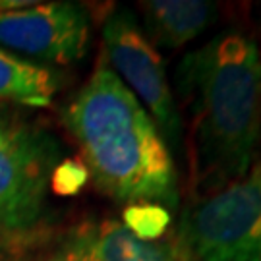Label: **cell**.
Returning a JSON list of instances; mask_svg holds the SVG:
<instances>
[{"mask_svg": "<svg viewBox=\"0 0 261 261\" xmlns=\"http://www.w3.org/2000/svg\"><path fill=\"white\" fill-rule=\"evenodd\" d=\"M190 124L194 199L213 194L252 168L261 124V53L236 29L215 35L176 68Z\"/></svg>", "mask_w": 261, "mask_h": 261, "instance_id": "cell-1", "label": "cell"}, {"mask_svg": "<svg viewBox=\"0 0 261 261\" xmlns=\"http://www.w3.org/2000/svg\"><path fill=\"white\" fill-rule=\"evenodd\" d=\"M95 186L116 201L176 207V170L155 122L122 80L99 62L64 112Z\"/></svg>", "mask_w": 261, "mask_h": 261, "instance_id": "cell-2", "label": "cell"}, {"mask_svg": "<svg viewBox=\"0 0 261 261\" xmlns=\"http://www.w3.org/2000/svg\"><path fill=\"white\" fill-rule=\"evenodd\" d=\"M56 159L48 134L0 114V261L29 250L45 230Z\"/></svg>", "mask_w": 261, "mask_h": 261, "instance_id": "cell-3", "label": "cell"}, {"mask_svg": "<svg viewBox=\"0 0 261 261\" xmlns=\"http://www.w3.org/2000/svg\"><path fill=\"white\" fill-rule=\"evenodd\" d=\"M172 242L184 261H261V163L180 217Z\"/></svg>", "mask_w": 261, "mask_h": 261, "instance_id": "cell-4", "label": "cell"}, {"mask_svg": "<svg viewBox=\"0 0 261 261\" xmlns=\"http://www.w3.org/2000/svg\"><path fill=\"white\" fill-rule=\"evenodd\" d=\"M103 48L114 74L149 109L161 138L176 145L182 122L170 91L163 58L130 10H118L105 21Z\"/></svg>", "mask_w": 261, "mask_h": 261, "instance_id": "cell-5", "label": "cell"}, {"mask_svg": "<svg viewBox=\"0 0 261 261\" xmlns=\"http://www.w3.org/2000/svg\"><path fill=\"white\" fill-rule=\"evenodd\" d=\"M89 19L74 2L31 4L0 10V45L55 64H70L85 55Z\"/></svg>", "mask_w": 261, "mask_h": 261, "instance_id": "cell-6", "label": "cell"}, {"mask_svg": "<svg viewBox=\"0 0 261 261\" xmlns=\"http://www.w3.org/2000/svg\"><path fill=\"white\" fill-rule=\"evenodd\" d=\"M62 261H184L172 238L167 242L141 240L118 221L80 226L68 240Z\"/></svg>", "mask_w": 261, "mask_h": 261, "instance_id": "cell-7", "label": "cell"}, {"mask_svg": "<svg viewBox=\"0 0 261 261\" xmlns=\"http://www.w3.org/2000/svg\"><path fill=\"white\" fill-rule=\"evenodd\" d=\"M143 25L153 47L178 48L203 33L217 18V4L203 0L141 2Z\"/></svg>", "mask_w": 261, "mask_h": 261, "instance_id": "cell-8", "label": "cell"}, {"mask_svg": "<svg viewBox=\"0 0 261 261\" xmlns=\"http://www.w3.org/2000/svg\"><path fill=\"white\" fill-rule=\"evenodd\" d=\"M56 89L58 80L50 70L0 48V101L47 107Z\"/></svg>", "mask_w": 261, "mask_h": 261, "instance_id": "cell-9", "label": "cell"}, {"mask_svg": "<svg viewBox=\"0 0 261 261\" xmlns=\"http://www.w3.org/2000/svg\"><path fill=\"white\" fill-rule=\"evenodd\" d=\"M170 224V213L157 203H132L124 211V226L141 240H159Z\"/></svg>", "mask_w": 261, "mask_h": 261, "instance_id": "cell-10", "label": "cell"}, {"mask_svg": "<svg viewBox=\"0 0 261 261\" xmlns=\"http://www.w3.org/2000/svg\"><path fill=\"white\" fill-rule=\"evenodd\" d=\"M87 178H89V174H87V168L84 167V163L66 161L62 165H56L55 172L50 176V186L56 194L70 196L84 186Z\"/></svg>", "mask_w": 261, "mask_h": 261, "instance_id": "cell-11", "label": "cell"}, {"mask_svg": "<svg viewBox=\"0 0 261 261\" xmlns=\"http://www.w3.org/2000/svg\"><path fill=\"white\" fill-rule=\"evenodd\" d=\"M50 261H62V259H60V257H56V259H50Z\"/></svg>", "mask_w": 261, "mask_h": 261, "instance_id": "cell-12", "label": "cell"}]
</instances>
